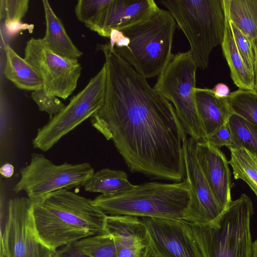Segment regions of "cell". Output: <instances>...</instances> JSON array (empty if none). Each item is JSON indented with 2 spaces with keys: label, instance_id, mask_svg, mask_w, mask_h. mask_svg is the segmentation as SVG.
Wrapping results in <instances>:
<instances>
[{
  "label": "cell",
  "instance_id": "5bb4252c",
  "mask_svg": "<svg viewBox=\"0 0 257 257\" xmlns=\"http://www.w3.org/2000/svg\"><path fill=\"white\" fill-rule=\"evenodd\" d=\"M159 9L153 0H111L98 22L90 30L109 38L112 30L120 31L147 20Z\"/></svg>",
  "mask_w": 257,
  "mask_h": 257
},
{
  "label": "cell",
  "instance_id": "ba28073f",
  "mask_svg": "<svg viewBox=\"0 0 257 257\" xmlns=\"http://www.w3.org/2000/svg\"><path fill=\"white\" fill-rule=\"evenodd\" d=\"M94 173L88 162L56 165L42 154L34 153L29 164L21 169L20 180L13 190L25 192L35 201L56 191L83 187Z\"/></svg>",
  "mask_w": 257,
  "mask_h": 257
},
{
  "label": "cell",
  "instance_id": "f546056e",
  "mask_svg": "<svg viewBox=\"0 0 257 257\" xmlns=\"http://www.w3.org/2000/svg\"><path fill=\"white\" fill-rule=\"evenodd\" d=\"M31 96L39 110L47 113L50 118L60 112L65 106L57 97L48 95L43 88L32 91Z\"/></svg>",
  "mask_w": 257,
  "mask_h": 257
},
{
  "label": "cell",
  "instance_id": "ac0fdd59",
  "mask_svg": "<svg viewBox=\"0 0 257 257\" xmlns=\"http://www.w3.org/2000/svg\"><path fill=\"white\" fill-rule=\"evenodd\" d=\"M46 20V32L43 41L55 53L68 58L78 59L83 53L73 43L62 23L50 5L42 1Z\"/></svg>",
  "mask_w": 257,
  "mask_h": 257
},
{
  "label": "cell",
  "instance_id": "cb8c5ba5",
  "mask_svg": "<svg viewBox=\"0 0 257 257\" xmlns=\"http://www.w3.org/2000/svg\"><path fill=\"white\" fill-rule=\"evenodd\" d=\"M226 100L233 113L257 126V92L238 89L231 92Z\"/></svg>",
  "mask_w": 257,
  "mask_h": 257
},
{
  "label": "cell",
  "instance_id": "3957f363",
  "mask_svg": "<svg viewBox=\"0 0 257 257\" xmlns=\"http://www.w3.org/2000/svg\"><path fill=\"white\" fill-rule=\"evenodd\" d=\"M190 199L189 185L184 180L173 183H144L119 194L100 195L93 201L107 215L183 220Z\"/></svg>",
  "mask_w": 257,
  "mask_h": 257
},
{
  "label": "cell",
  "instance_id": "836d02e7",
  "mask_svg": "<svg viewBox=\"0 0 257 257\" xmlns=\"http://www.w3.org/2000/svg\"><path fill=\"white\" fill-rule=\"evenodd\" d=\"M109 39L110 45L116 48L126 47L130 43L129 38L119 30H112Z\"/></svg>",
  "mask_w": 257,
  "mask_h": 257
},
{
  "label": "cell",
  "instance_id": "d6a6232c",
  "mask_svg": "<svg viewBox=\"0 0 257 257\" xmlns=\"http://www.w3.org/2000/svg\"><path fill=\"white\" fill-rule=\"evenodd\" d=\"M56 256L57 257H90L78 248L74 243L57 249Z\"/></svg>",
  "mask_w": 257,
  "mask_h": 257
},
{
  "label": "cell",
  "instance_id": "7a4b0ae2",
  "mask_svg": "<svg viewBox=\"0 0 257 257\" xmlns=\"http://www.w3.org/2000/svg\"><path fill=\"white\" fill-rule=\"evenodd\" d=\"M33 202L38 235L54 250L105 231L107 215L93 200L69 190L53 192Z\"/></svg>",
  "mask_w": 257,
  "mask_h": 257
},
{
  "label": "cell",
  "instance_id": "4fadbf2b",
  "mask_svg": "<svg viewBox=\"0 0 257 257\" xmlns=\"http://www.w3.org/2000/svg\"><path fill=\"white\" fill-rule=\"evenodd\" d=\"M141 219L147 229L151 257H200L189 222L156 218Z\"/></svg>",
  "mask_w": 257,
  "mask_h": 257
},
{
  "label": "cell",
  "instance_id": "e0dca14e",
  "mask_svg": "<svg viewBox=\"0 0 257 257\" xmlns=\"http://www.w3.org/2000/svg\"><path fill=\"white\" fill-rule=\"evenodd\" d=\"M198 113L207 139L228 121L233 114L226 98H218L210 88H196Z\"/></svg>",
  "mask_w": 257,
  "mask_h": 257
},
{
  "label": "cell",
  "instance_id": "d590c367",
  "mask_svg": "<svg viewBox=\"0 0 257 257\" xmlns=\"http://www.w3.org/2000/svg\"><path fill=\"white\" fill-rule=\"evenodd\" d=\"M212 92L218 98H226L229 94L230 89L224 83H218L211 89Z\"/></svg>",
  "mask_w": 257,
  "mask_h": 257
},
{
  "label": "cell",
  "instance_id": "52a82bcc",
  "mask_svg": "<svg viewBox=\"0 0 257 257\" xmlns=\"http://www.w3.org/2000/svg\"><path fill=\"white\" fill-rule=\"evenodd\" d=\"M198 67L190 50L173 55L159 75L153 88L174 106L187 135L196 142L206 141L198 113L196 72Z\"/></svg>",
  "mask_w": 257,
  "mask_h": 257
},
{
  "label": "cell",
  "instance_id": "d4e9b609",
  "mask_svg": "<svg viewBox=\"0 0 257 257\" xmlns=\"http://www.w3.org/2000/svg\"><path fill=\"white\" fill-rule=\"evenodd\" d=\"M74 243L90 257H117L115 239L111 234L105 231Z\"/></svg>",
  "mask_w": 257,
  "mask_h": 257
},
{
  "label": "cell",
  "instance_id": "8d00e7d4",
  "mask_svg": "<svg viewBox=\"0 0 257 257\" xmlns=\"http://www.w3.org/2000/svg\"><path fill=\"white\" fill-rule=\"evenodd\" d=\"M14 172V167L13 165L7 163L4 164L1 168L0 173L1 175L5 178H10Z\"/></svg>",
  "mask_w": 257,
  "mask_h": 257
},
{
  "label": "cell",
  "instance_id": "ab89813d",
  "mask_svg": "<svg viewBox=\"0 0 257 257\" xmlns=\"http://www.w3.org/2000/svg\"><path fill=\"white\" fill-rule=\"evenodd\" d=\"M0 253H1V255H0L1 257H5V256L4 255V254L3 253L1 252Z\"/></svg>",
  "mask_w": 257,
  "mask_h": 257
},
{
  "label": "cell",
  "instance_id": "7c38bea8",
  "mask_svg": "<svg viewBox=\"0 0 257 257\" xmlns=\"http://www.w3.org/2000/svg\"><path fill=\"white\" fill-rule=\"evenodd\" d=\"M196 141L187 138L183 144L186 180L189 185L191 199L183 221L204 224L216 220L224 211L219 206L197 160Z\"/></svg>",
  "mask_w": 257,
  "mask_h": 257
},
{
  "label": "cell",
  "instance_id": "f35d334b",
  "mask_svg": "<svg viewBox=\"0 0 257 257\" xmlns=\"http://www.w3.org/2000/svg\"><path fill=\"white\" fill-rule=\"evenodd\" d=\"M252 257H257V239L253 242Z\"/></svg>",
  "mask_w": 257,
  "mask_h": 257
},
{
  "label": "cell",
  "instance_id": "4316f807",
  "mask_svg": "<svg viewBox=\"0 0 257 257\" xmlns=\"http://www.w3.org/2000/svg\"><path fill=\"white\" fill-rule=\"evenodd\" d=\"M111 0H78L75 7L77 19L90 29L99 20Z\"/></svg>",
  "mask_w": 257,
  "mask_h": 257
},
{
  "label": "cell",
  "instance_id": "7402d4cb",
  "mask_svg": "<svg viewBox=\"0 0 257 257\" xmlns=\"http://www.w3.org/2000/svg\"><path fill=\"white\" fill-rule=\"evenodd\" d=\"M230 22L252 43L257 40V0H223Z\"/></svg>",
  "mask_w": 257,
  "mask_h": 257
},
{
  "label": "cell",
  "instance_id": "ffe728a7",
  "mask_svg": "<svg viewBox=\"0 0 257 257\" xmlns=\"http://www.w3.org/2000/svg\"><path fill=\"white\" fill-rule=\"evenodd\" d=\"M224 10L226 25L221 47L223 55L230 69L231 78L239 89L253 90L254 89V75L245 66L238 51L228 13L225 8Z\"/></svg>",
  "mask_w": 257,
  "mask_h": 257
},
{
  "label": "cell",
  "instance_id": "484cf974",
  "mask_svg": "<svg viewBox=\"0 0 257 257\" xmlns=\"http://www.w3.org/2000/svg\"><path fill=\"white\" fill-rule=\"evenodd\" d=\"M234 147H244L257 155V126L233 113L229 118Z\"/></svg>",
  "mask_w": 257,
  "mask_h": 257
},
{
  "label": "cell",
  "instance_id": "603a6c76",
  "mask_svg": "<svg viewBox=\"0 0 257 257\" xmlns=\"http://www.w3.org/2000/svg\"><path fill=\"white\" fill-rule=\"evenodd\" d=\"M228 149L234 178L244 181L257 198V155L244 147Z\"/></svg>",
  "mask_w": 257,
  "mask_h": 257
},
{
  "label": "cell",
  "instance_id": "277c9868",
  "mask_svg": "<svg viewBox=\"0 0 257 257\" xmlns=\"http://www.w3.org/2000/svg\"><path fill=\"white\" fill-rule=\"evenodd\" d=\"M252 201L245 194L232 200L214 221L190 223L200 257H252Z\"/></svg>",
  "mask_w": 257,
  "mask_h": 257
},
{
  "label": "cell",
  "instance_id": "e575fe53",
  "mask_svg": "<svg viewBox=\"0 0 257 257\" xmlns=\"http://www.w3.org/2000/svg\"><path fill=\"white\" fill-rule=\"evenodd\" d=\"M5 26L8 33L12 35L24 30H28L30 33H32L34 29L33 25L22 23L21 22L7 24Z\"/></svg>",
  "mask_w": 257,
  "mask_h": 257
},
{
  "label": "cell",
  "instance_id": "9a60e30c",
  "mask_svg": "<svg viewBox=\"0 0 257 257\" xmlns=\"http://www.w3.org/2000/svg\"><path fill=\"white\" fill-rule=\"evenodd\" d=\"M195 151L198 164L213 195L224 210L232 201L228 161L219 148L207 141L196 142Z\"/></svg>",
  "mask_w": 257,
  "mask_h": 257
},
{
  "label": "cell",
  "instance_id": "2e32d148",
  "mask_svg": "<svg viewBox=\"0 0 257 257\" xmlns=\"http://www.w3.org/2000/svg\"><path fill=\"white\" fill-rule=\"evenodd\" d=\"M105 231L115 239L117 257H151L147 231L141 218L107 215Z\"/></svg>",
  "mask_w": 257,
  "mask_h": 257
},
{
  "label": "cell",
  "instance_id": "8fae6325",
  "mask_svg": "<svg viewBox=\"0 0 257 257\" xmlns=\"http://www.w3.org/2000/svg\"><path fill=\"white\" fill-rule=\"evenodd\" d=\"M24 58L38 72L48 95L65 99L75 90L82 70L78 59L61 56L35 38L27 42Z\"/></svg>",
  "mask_w": 257,
  "mask_h": 257
},
{
  "label": "cell",
  "instance_id": "6da1fadb",
  "mask_svg": "<svg viewBox=\"0 0 257 257\" xmlns=\"http://www.w3.org/2000/svg\"><path fill=\"white\" fill-rule=\"evenodd\" d=\"M106 80L92 126L113 143L128 169L155 178L182 181L187 134L173 104L158 94L109 42L98 44Z\"/></svg>",
  "mask_w": 257,
  "mask_h": 257
},
{
  "label": "cell",
  "instance_id": "f1b7e54d",
  "mask_svg": "<svg viewBox=\"0 0 257 257\" xmlns=\"http://www.w3.org/2000/svg\"><path fill=\"white\" fill-rule=\"evenodd\" d=\"M230 24L238 51L242 58L245 66L254 75L255 54L253 43L231 22Z\"/></svg>",
  "mask_w": 257,
  "mask_h": 257
},
{
  "label": "cell",
  "instance_id": "1f68e13d",
  "mask_svg": "<svg viewBox=\"0 0 257 257\" xmlns=\"http://www.w3.org/2000/svg\"><path fill=\"white\" fill-rule=\"evenodd\" d=\"M3 101L1 102V143L7 136L10 123V115L8 105Z\"/></svg>",
  "mask_w": 257,
  "mask_h": 257
},
{
  "label": "cell",
  "instance_id": "74e56055",
  "mask_svg": "<svg viewBox=\"0 0 257 257\" xmlns=\"http://www.w3.org/2000/svg\"><path fill=\"white\" fill-rule=\"evenodd\" d=\"M253 48L255 54V63H254V90L257 92V40H255L253 43Z\"/></svg>",
  "mask_w": 257,
  "mask_h": 257
},
{
  "label": "cell",
  "instance_id": "83f0119b",
  "mask_svg": "<svg viewBox=\"0 0 257 257\" xmlns=\"http://www.w3.org/2000/svg\"><path fill=\"white\" fill-rule=\"evenodd\" d=\"M1 19L5 24L21 22L29 8L28 0H1Z\"/></svg>",
  "mask_w": 257,
  "mask_h": 257
},
{
  "label": "cell",
  "instance_id": "9c48e42d",
  "mask_svg": "<svg viewBox=\"0 0 257 257\" xmlns=\"http://www.w3.org/2000/svg\"><path fill=\"white\" fill-rule=\"evenodd\" d=\"M106 80V68L104 64L60 112L38 130L32 140L33 147L43 152L49 150L64 136L96 112L104 101Z\"/></svg>",
  "mask_w": 257,
  "mask_h": 257
},
{
  "label": "cell",
  "instance_id": "30bf717a",
  "mask_svg": "<svg viewBox=\"0 0 257 257\" xmlns=\"http://www.w3.org/2000/svg\"><path fill=\"white\" fill-rule=\"evenodd\" d=\"M34 202L27 197L11 199L1 231V252L5 257H57L36 232L32 214Z\"/></svg>",
  "mask_w": 257,
  "mask_h": 257
},
{
  "label": "cell",
  "instance_id": "5b68a950",
  "mask_svg": "<svg viewBox=\"0 0 257 257\" xmlns=\"http://www.w3.org/2000/svg\"><path fill=\"white\" fill-rule=\"evenodd\" d=\"M176 22L160 9L150 19L121 31L130 39L127 47L114 48L120 56L145 78L160 75L170 61Z\"/></svg>",
  "mask_w": 257,
  "mask_h": 257
},
{
  "label": "cell",
  "instance_id": "d6986e66",
  "mask_svg": "<svg viewBox=\"0 0 257 257\" xmlns=\"http://www.w3.org/2000/svg\"><path fill=\"white\" fill-rule=\"evenodd\" d=\"M5 77L19 89L35 91L43 87V81L35 68L20 57L8 44L5 47Z\"/></svg>",
  "mask_w": 257,
  "mask_h": 257
},
{
  "label": "cell",
  "instance_id": "8992f818",
  "mask_svg": "<svg viewBox=\"0 0 257 257\" xmlns=\"http://www.w3.org/2000/svg\"><path fill=\"white\" fill-rule=\"evenodd\" d=\"M159 2L186 36L198 68H207L210 55L221 45L226 19L223 0H167Z\"/></svg>",
  "mask_w": 257,
  "mask_h": 257
},
{
  "label": "cell",
  "instance_id": "44dd1931",
  "mask_svg": "<svg viewBox=\"0 0 257 257\" xmlns=\"http://www.w3.org/2000/svg\"><path fill=\"white\" fill-rule=\"evenodd\" d=\"M135 186L128 181L124 171L104 168L94 172L83 187L87 192L111 196L129 191Z\"/></svg>",
  "mask_w": 257,
  "mask_h": 257
},
{
  "label": "cell",
  "instance_id": "4dcf8cb0",
  "mask_svg": "<svg viewBox=\"0 0 257 257\" xmlns=\"http://www.w3.org/2000/svg\"><path fill=\"white\" fill-rule=\"evenodd\" d=\"M206 141L211 146L220 148L226 147L228 149L234 147V142L229 120L213 133Z\"/></svg>",
  "mask_w": 257,
  "mask_h": 257
}]
</instances>
